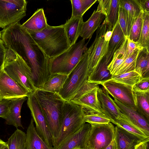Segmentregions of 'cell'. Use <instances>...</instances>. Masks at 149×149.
<instances>
[{
	"instance_id": "obj_28",
	"label": "cell",
	"mask_w": 149,
	"mask_h": 149,
	"mask_svg": "<svg viewBox=\"0 0 149 149\" xmlns=\"http://www.w3.org/2000/svg\"><path fill=\"white\" fill-rule=\"evenodd\" d=\"M68 75L59 74H51L44 85L38 89L58 94Z\"/></svg>"
},
{
	"instance_id": "obj_10",
	"label": "cell",
	"mask_w": 149,
	"mask_h": 149,
	"mask_svg": "<svg viewBox=\"0 0 149 149\" xmlns=\"http://www.w3.org/2000/svg\"><path fill=\"white\" fill-rule=\"evenodd\" d=\"M108 29L107 24L103 21L97 30L95 40L89 48L88 77L93 72L100 61L106 55L109 41H106L104 40V36Z\"/></svg>"
},
{
	"instance_id": "obj_33",
	"label": "cell",
	"mask_w": 149,
	"mask_h": 149,
	"mask_svg": "<svg viewBox=\"0 0 149 149\" xmlns=\"http://www.w3.org/2000/svg\"><path fill=\"white\" fill-rule=\"evenodd\" d=\"M140 75L135 70L117 75H112L114 81L133 86L141 79Z\"/></svg>"
},
{
	"instance_id": "obj_1",
	"label": "cell",
	"mask_w": 149,
	"mask_h": 149,
	"mask_svg": "<svg viewBox=\"0 0 149 149\" xmlns=\"http://www.w3.org/2000/svg\"><path fill=\"white\" fill-rule=\"evenodd\" d=\"M29 33L49 59L61 54L70 47L63 24L49 25L42 30Z\"/></svg>"
},
{
	"instance_id": "obj_22",
	"label": "cell",
	"mask_w": 149,
	"mask_h": 149,
	"mask_svg": "<svg viewBox=\"0 0 149 149\" xmlns=\"http://www.w3.org/2000/svg\"><path fill=\"white\" fill-rule=\"evenodd\" d=\"M22 25L29 33L42 30L49 25L42 8L38 9Z\"/></svg>"
},
{
	"instance_id": "obj_51",
	"label": "cell",
	"mask_w": 149,
	"mask_h": 149,
	"mask_svg": "<svg viewBox=\"0 0 149 149\" xmlns=\"http://www.w3.org/2000/svg\"><path fill=\"white\" fill-rule=\"evenodd\" d=\"M2 98L1 97V95H0V101L1 100H2Z\"/></svg>"
},
{
	"instance_id": "obj_3",
	"label": "cell",
	"mask_w": 149,
	"mask_h": 149,
	"mask_svg": "<svg viewBox=\"0 0 149 149\" xmlns=\"http://www.w3.org/2000/svg\"><path fill=\"white\" fill-rule=\"evenodd\" d=\"M3 68L8 76L22 88L29 93L35 92L37 89L33 83L31 69L21 56L6 49Z\"/></svg>"
},
{
	"instance_id": "obj_13",
	"label": "cell",
	"mask_w": 149,
	"mask_h": 149,
	"mask_svg": "<svg viewBox=\"0 0 149 149\" xmlns=\"http://www.w3.org/2000/svg\"><path fill=\"white\" fill-rule=\"evenodd\" d=\"M3 64L0 70V94L2 99L10 100L27 97L29 93L22 88L5 71Z\"/></svg>"
},
{
	"instance_id": "obj_18",
	"label": "cell",
	"mask_w": 149,
	"mask_h": 149,
	"mask_svg": "<svg viewBox=\"0 0 149 149\" xmlns=\"http://www.w3.org/2000/svg\"><path fill=\"white\" fill-rule=\"evenodd\" d=\"M26 97H24L10 100L8 113L5 119L6 124L13 125L16 128L21 127L23 128L20 113L22 105L27 99Z\"/></svg>"
},
{
	"instance_id": "obj_30",
	"label": "cell",
	"mask_w": 149,
	"mask_h": 149,
	"mask_svg": "<svg viewBox=\"0 0 149 149\" xmlns=\"http://www.w3.org/2000/svg\"><path fill=\"white\" fill-rule=\"evenodd\" d=\"M136 44L139 49H145L149 50V12L143 11L141 31Z\"/></svg>"
},
{
	"instance_id": "obj_17",
	"label": "cell",
	"mask_w": 149,
	"mask_h": 149,
	"mask_svg": "<svg viewBox=\"0 0 149 149\" xmlns=\"http://www.w3.org/2000/svg\"><path fill=\"white\" fill-rule=\"evenodd\" d=\"M119 4L123 8L125 17L128 38L133 23L143 11L139 0H119Z\"/></svg>"
},
{
	"instance_id": "obj_25",
	"label": "cell",
	"mask_w": 149,
	"mask_h": 149,
	"mask_svg": "<svg viewBox=\"0 0 149 149\" xmlns=\"http://www.w3.org/2000/svg\"><path fill=\"white\" fill-rule=\"evenodd\" d=\"M115 137L117 149H134L139 141L116 126Z\"/></svg>"
},
{
	"instance_id": "obj_32",
	"label": "cell",
	"mask_w": 149,
	"mask_h": 149,
	"mask_svg": "<svg viewBox=\"0 0 149 149\" xmlns=\"http://www.w3.org/2000/svg\"><path fill=\"white\" fill-rule=\"evenodd\" d=\"M97 0H71L72 6L71 17H83L84 14Z\"/></svg>"
},
{
	"instance_id": "obj_43",
	"label": "cell",
	"mask_w": 149,
	"mask_h": 149,
	"mask_svg": "<svg viewBox=\"0 0 149 149\" xmlns=\"http://www.w3.org/2000/svg\"><path fill=\"white\" fill-rule=\"evenodd\" d=\"M6 49L2 40H0V70L5 60Z\"/></svg>"
},
{
	"instance_id": "obj_40",
	"label": "cell",
	"mask_w": 149,
	"mask_h": 149,
	"mask_svg": "<svg viewBox=\"0 0 149 149\" xmlns=\"http://www.w3.org/2000/svg\"><path fill=\"white\" fill-rule=\"evenodd\" d=\"M118 22L123 33L126 37L127 38V30L126 22L122 8L119 5L118 10Z\"/></svg>"
},
{
	"instance_id": "obj_45",
	"label": "cell",
	"mask_w": 149,
	"mask_h": 149,
	"mask_svg": "<svg viewBox=\"0 0 149 149\" xmlns=\"http://www.w3.org/2000/svg\"><path fill=\"white\" fill-rule=\"evenodd\" d=\"M143 11L149 12V0H139Z\"/></svg>"
},
{
	"instance_id": "obj_39",
	"label": "cell",
	"mask_w": 149,
	"mask_h": 149,
	"mask_svg": "<svg viewBox=\"0 0 149 149\" xmlns=\"http://www.w3.org/2000/svg\"><path fill=\"white\" fill-rule=\"evenodd\" d=\"M97 1L99 3L96 10L100 12L104 15L105 18L107 17L110 10L111 0H98Z\"/></svg>"
},
{
	"instance_id": "obj_9",
	"label": "cell",
	"mask_w": 149,
	"mask_h": 149,
	"mask_svg": "<svg viewBox=\"0 0 149 149\" xmlns=\"http://www.w3.org/2000/svg\"><path fill=\"white\" fill-rule=\"evenodd\" d=\"M99 85L87 82L70 101L81 107L85 113L102 112L97 96Z\"/></svg>"
},
{
	"instance_id": "obj_46",
	"label": "cell",
	"mask_w": 149,
	"mask_h": 149,
	"mask_svg": "<svg viewBox=\"0 0 149 149\" xmlns=\"http://www.w3.org/2000/svg\"><path fill=\"white\" fill-rule=\"evenodd\" d=\"M112 33L113 31L109 30L108 29L104 35V40L106 41H109L111 37Z\"/></svg>"
},
{
	"instance_id": "obj_8",
	"label": "cell",
	"mask_w": 149,
	"mask_h": 149,
	"mask_svg": "<svg viewBox=\"0 0 149 149\" xmlns=\"http://www.w3.org/2000/svg\"><path fill=\"white\" fill-rule=\"evenodd\" d=\"M25 0H0V28L5 29L26 15Z\"/></svg>"
},
{
	"instance_id": "obj_7",
	"label": "cell",
	"mask_w": 149,
	"mask_h": 149,
	"mask_svg": "<svg viewBox=\"0 0 149 149\" xmlns=\"http://www.w3.org/2000/svg\"><path fill=\"white\" fill-rule=\"evenodd\" d=\"M115 128L111 123L91 125L85 149H105L114 139Z\"/></svg>"
},
{
	"instance_id": "obj_36",
	"label": "cell",
	"mask_w": 149,
	"mask_h": 149,
	"mask_svg": "<svg viewBox=\"0 0 149 149\" xmlns=\"http://www.w3.org/2000/svg\"><path fill=\"white\" fill-rule=\"evenodd\" d=\"M85 123L91 125L107 124L111 122V120L102 112L85 113L84 116Z\"/></svg>"
},
{
	"instance_id": "obj_48",
	"label": "cell",
	"mask_w": 149,
	"mask_h": 149,
	"mask_svg": "<svg viewBox=\"0 0 149 149\" xmlns=\"http://www.w3.org/2000/svg\"><path fill=\"white\" fill-rule=\"evenodd\" d=\"M6 145V142L0 139V149H4Z\"/></svg>"
},
{
	"instance_id": "obj_47",
	"label": "cell",
	"mask_w": 149,
	"mask_h": 149,
	"mask_svg": "<svg viewBox=\"0 0 149 149\" xmlns=\"http://www.w3.org/2000/svg\"><path fill=\"white\" fill-rule=\"evenodd\" d=\"M105 149H117L115 139Z\"/></svg>"
},
{
	"instance_id": "obj_5",
	"label": "cell",
	"mask_w": 149,
	"mask_h": 149,
	"mask_svg": "<svg viewBox=\"0 0 149 149\" xmlns=\"http://www.w3.org/2000/svg\"><path fill=\"white\" fill-rule=\"evenodd\" d=\"M85 40L82 39L61 54L49 58L48 69L50 74L68 75L79 62L84 53L88 49L86 46L88 41L85 44Z\"/></svg>"
},
{
	"instance_id": "obj_21",
	"label": "cell",
	"mask_w": 149,
	"mask_h": 149,
	"mask_svg": "<svg viewBox=\"0 0 149 149\" xmlns=\"http://www.w3.org/2000/svg\"><path fill=\"white\" fill-rule=\"evenodd\" d=\"M83 17H71L64 25L70 46L76 43L84 22Z\"/></svg>"
},
{
	"instance_id": "obj_31",
	"label": "cell",
	"mask_w": 149,
	"mask_h": 149,
	"mask_svg": "<svg viewBox=\"0 0 149 149\" xmlns=\"http://www.w3.org/2000/svg\"><path fill=\"white\" fill-rule=\"evenodd\" d=\"M26 134L17 129L6 142L9 149H26Z\"/></svg>"
},
{
	"instance_id": "obj_24",
	"label": "cell",
	"mask_w": 149,
	"mask_h": 149,
	"mask_svg": "<svg viewBox=\"0 0 149 149\" xmlns=\"http://www.w3.org/2000/svg\"><path fill=\"white\" fill-rule=\"evenodd\" d=\"M127 38L126 37L120 47L114 54L112 60L108 66V69L114 75L125 59L128 56L127 48Z\"/></svg>"
},
{
	"instance_id": "obj_15",
	"label": "cell",
	"mask_w": 149,
	"mask_h": 149,
	"mask_svg": "<svg viewBox=\"0 0 149 149\" xmlns=\"http://www.w3.org/2000/svg\"><path fill=\"white\" fill-rule=\"evenodd\" d=\"M114 101L121 113L134 126L149 136V122L137 110L132 109L115 99Z\"/></svg>"
},
{
	"instance_id": "obj_27",
	"label": "cell",
	"mask_w": 149,
	"mask_h": 149,
	"mask_svg": "<svg viewBox=\"0 0 149 149\" xmlns=\"http://www.w3.org/2000/svg\"><path fill=\"white\" fill-rule=\"evenodd\" d=\"M135 71L141 78H149V50L141 49L136 59Z\"/></svg>"
},
{
	"instance_id": "obj_23",
	"label": "cell",
	"mask_w": 149,
	"mask_h": 149,
	"mask_svg": "<svg viewBox=\"0 0 149 149\" xmlns=\"http://www.w3.org/2000/svg\"><path fill=\"white\" fill-rule=\"evenodd\" d=\"M112 31V34L109 43L107 52L105 56L107 62L109 64L114 54L122 45L126 38L120 26L118 20Z\"/></svg>"
},
{
	"instance_id": "obj_6",
	"label": "cell",
	"mask_w": 149,
	"mask_h": 149,
	"mask_svg": "<svg viewBox=\"0 0 149 149\" xmlns=\"http://www.w3.org/2000/svg\"><path fill=\"white\" fill-rule=\"evenodd\" d=\"M89 55L88 48L84 52L78 63L68 75L58 94L65 101H70L87 82Z\"/></svg>"
},
{
	"instance_id": "obj_16",
	"label": "cell",
	"mask_w": 149,
	"mask_h": 149,
	"mask_svg": "<svg viewBox=\"0 0 149 149\" xmlns=\"http://www.w3.org/2000/svg\"><path fill=\"white\" fill-rule=\"evenodd\" d=\"M91 125L85 123L77 131L64 141L56 149H85L87 135Z\"/></svg>"
},
{
	"instance_id": "obj_2",
	"label": "cell",
	"mask_w": 149,
	"mask_h": 149,
	"mask_svg": "<svg viewBox=\"0 0 149 149\" xmlns=\"http://www.w3.org/2000/svg\"><path fill=\"white\" fill-rule=\"evenodd\" d=\"M34 93L42 110L54 143L60 132L65 100L56 93L38 89Z\"/></svg>"
},
{
	"instance_id": "obj_4",
	"label": "cell",
	"mask_w": 149,
	"mask_h": 149,
	"mask_svg": "<svg viewBox=\"0 0 149 149\" xmlns=\"http://www.w3.org/2000/svg\"><path fill=\"white\" fill-rule=\"evenodd\" d=\"M85 113L82 107L70 101H65L60 132L54 141L53 148L56 149L69 137L79 130L86 123Z\"/></svg>"
},
{
	"instance_id": "obj_34",
	"label": "cell",
	"mask_w": 149,
	"mask_h": 149,
	"mask_svg": "<svg viewBox=\"0 0 149 149\" xmlns=\"http://www.w3.org/2000/svg\"><path fill=\"white\" fill-rule=\"evenodd\" d=\"M119 0H111L110 10L104 21L107 24L109 30L112 31L118 18Z\"/></svg>"
},
{
	"instance_id": "obj_44",
	"label": "cell",
	"mask_w": 149,
	"mask_h": 149,
	"mask_svg": "<svg viewBox=\"0 0 149 149\" xmlns=\"http://www.w3.org/2000/svg\"><path fill=\"white\" fill-rule=\"evenodd\" d=\"M149 138L137 143L134 147V149H148V143Z\"/></svg>"
},
{
	"instance_id": "obj_50",
	"label": "cell",
	"mask_w": 149,
	"mask_h": 149,
	"mask_svg": "<svg viewBox=\"0 0 149 149\" xmlns=\"http://www.w3.org/2000/svg\"><path fill=\"white\" fill-rule=\"evenodd\" d=\"M2 36L1 31H0V40L1 39Z\"/></svg>"
},
{
	"instance_id": "obj_41",
	"label": "cell",
	"mask_w": 149,
	"mask_h": 149,
	"mask_svg": "<svg viewBox=\"0 0 149 149\" xmlns=\"http://www.w3.org/2000/svg\"><path fill=\"white\" fill-rule=\"evenodd\" d=\"M10 100L2 99L0 101V117L5 119L8 113Z\"/></svg>"
},
{
	"instance_id": "obj_19",
	"label": "cell",
	"mask_w": 149,
	"mask_h": 149,
	"mask_svg": "<svg viewBox=\"0 0 149 149\" xmlns=\"http://www.w3.org/2000/svg\"><path fill=\"white\" fill-rule=\"evenodd\" d=\"M105 18L104 15L100 12L94 10L89 18L84 22L80 36L85 40L89 39V40Z\"/></svg>"
},
{
	"instance_id": "obj_11",
	"label": "cell",
	"mask_w": 149,
	"mask_h": 149,
	"mask_svg": "<svg viewBox=\"0 0 149 149\" xmlns=\"http://www.w3.org/2000/svg\"><path fill=\"white\" fill-rule=\"evenodd\" d=\"M27 97V104L35 123L37 132L48 146L53 147V140L52 135L34 93H29Z\"/></svg>"
},
{
	"instance_id": "obj_20",
	"label": "cell",
	"mask_w": 149,
	"mask_h": 149,
	"mask_svg": "<svg viewBox=\"0 0 149 149\" xmlns=\"http://www.w3.org/2000/svg\"><path fill=\"white\" fill-rule=\"evenodd\" d=\"M32 118L26 134V149H54L48 146L37 132Z\"/></svg>"
},
{
	"instance_id": "obj_29",
	"label": "cell",
	"mask_w": 149,
	"mask_h": 149,
	"mask_svg": "<svg viewBox=\"0 0 149 149\" xmlns=\"http://www.w3.org/2000/svg\"><path fill=\"white\" fill-rule=\"evenodd\" d=\"M115 125L127 134L139 141H143L149 138V136L133 125L127 119L118 120Z\"/></svg>"
},
{
	"instance_id": "obj_35",
	"label": "cell",
	"mask_w": 149,
	"mask_h": 149,
	"mask_svg": "<svg viewBox=\"0 0 149 149\" xmlns=\"http://www.w3.org/2000/svg\"><path fill=\"white\" fill-rule=\"evenodd\" d=\"M141 49H137L124 61L114 75L134 71L136 59Z\"/></svg>"
},
{
	"instance_id": "obj_38",
	"label": "cell",
	"mask_w": 149,
	"mask_h": 149,
	"mask_svg": "<svg viewBox=\"0 0 149 149\" xmlns=\"http://www.w3.org/2000/svg\"><path fill=\"white\" fill-rule=\"evenodd\" d=\"M132 90L141 92L149 91V78H141L132 87Z\"/></svg>"
},
{
	"instance_id": "obj_14",
	"label": "cell",
	"mask_w": 149,
	"mask_h": 149,
	"mask_svg": "<svg viewBox=\"0 0 149 149\" xmlns=\"http://www.w3.org/2000/svg\"><path fill=\"white\" fill-rule=\"evenodd\" d=\"M97 96L101 106L102 112L111 120V123L115 125L118 120L127 118L103 87L98 88Z\"/></svg>"
},
{
	"instance_id": "obj_42",
	"label": "cell",
	"mask_w": 149,
	"mask_h": 149,
	"mask_svg": "<svg viewBox=\"0 0 149 149\" xmlns=\"http://www.w3.org/2000/svg\"><path fill=\"white\" fill-rule=\"evenodd\" d=\"M138 48H139L136 43L127 38V52L128 56L131 55Z\"/></svg>"
},
{
	"instance_id": "obj_49",
	"label": "cell",
	"mask_w": 149,
	"mask_h": 149,
	"mask_svg": "<svg viewBox=\"0 0 149 149\" xmlns=\"http://www.w3.org/2000/svg\"><path fill=\"white\" fill-rule=\"evenodd\" d=\"M4 149H9L8 147L7 144H6V146L5 147V148H4Z\"/></svg>"
},
{
	"instance_id": "obj_12",
	"label": "cell",
	"mask_w": 149,
	"mask_h": 149,
	"mask_svg": "<svg viewBox=\"0 0 149 149\" xmlns=\"http://www.w3.org/2000/svg\"><path fill=\"white\" fill-rule=\"evenodd\" d=\"M108 93L120 102L136 110L132 86L116 82L112 79L101 84Z\"/></svg>"
},
{
	"instance_id": "obj_37",
	"label": "cell",
	"mask_w": 149,
	"mask_h": 149,
	"mask_svg": "<svg viewBox=\"0 0 149 149\" xmlns=\"http://www.w3.org/2000/svg\"><path fill=\"white\" fill-rule=\"evenodd\" d=\"M142 11L133 23L128 38L136 43L138 41L141 31L142 23Z\"/></svg>"
},
{
	"instance_id": "obj_26",
	"label": "cell",
	"mask_w": 149,
	"mask_h": 149,
	"mask_svg": "<svg viewBox=\"0 0 149 149\" xmlns=\"http://www.w3.org/2000/svg\"><path fill=\"white\" fill-rule=\"evenodd\" d=\"M133 92L137 110L149 122V91Z\"/></svg>"
}]
</instances>
